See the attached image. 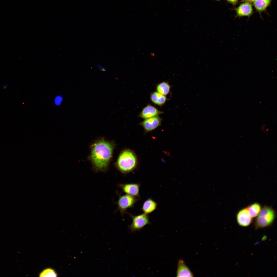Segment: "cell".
Listing matches in <instances>:
<instances>
[{
	"label": "cell",
	"mask_w": 277,
	"mask_h": 277,
	"mask_svg": "<svg viewBox=\"0 0 277 277\" xmlns=\"http://www.w3.org/2000/svg\"><path fill=\"white\" fill-rule=\"evenodd\" d=\"M113 151L111 144L101 140L94 145L91 152V160L96 169L102 170L106 169L111 158Z\"/></svg>",
	"instance_id": "cell-1"
},
{
	"label": "cell",
	"mask_w": 277,
	"mask_h": 277,
	"mask_svg": "<svg viewBox=\"0 0 277 277\" xmlns=\"http://www.w3.org/2000/svg\"><path fill=\"white\" fill-rule=\"evenodd\" d=\"M137 161L135 153L132 150L126 149L120 154L117 161V166L122 173L127 174L133 172L136 168Z\"/></svg>",
	"instance_id": "cell-2"
},
{
	"label": "cell",
	"mask_w": 277,
	"mask_h": 277,
	"mask_svg": "<svg viewBox=\"0 0 277 277\" xmlns=\"http://www.w3.org/2000/svg\"><path fill=\"white\" fill-rule=\"evenodd\" d=\"M276 212L272 207L264 206L255 219V230L268 227L271 225L276 217Z\"/></svg>",
	"instance_id": "cell-3"
},
{
	"label": "cell",
	"mask_w": 277,
	"mask_h": 277,
	"mask_svg": "<svg viewBox=\"0 0 277 277\" xmlns=\"http://www.w3.org/2000/svg\"><path fill=\"white\" fill-rule=\"evenodd\" d=\"M127 213L132 220L131 224L128 226L131 233L140 231L145 226L150 224L149 217L147 214L143 213L138 215H134L129 212H127Z\"/></svg>",
	"instance_id": "cell-4"
},
{
	"label": "cell",
	"mask_w": 277,
	"mask_h": 277,
	"mask_svg": "<svg viewBox=\"0 0 277 277\" xmlns=\"http://www.w3.org/2000/svg\"><path fill=\"white\" fill-rule=\"evenodd\" d=\"M118 195V199L116 204L118 210L122 215L127 213V210L133 208L135 203L140 200L137 197L126 194L122 195Z\"/></svg>",
	"instance_id": "cell-5"
},
{
	"label": "cell",
	"mask_w": 277,
	"mask_h": 277,
	"mask_svg": "<svg viewBox=\"0 0 277 277\" xmlns=\"http://www.w3.org/2000/svg\"><path fill=\"white\" fill-rule=\"evenodd\" d=\"M162 120L159 116H157L144 119L140 123V124L143 127L146 132H148L160 126Z\"/></svg>",
	"instance_id": "cell-6"
},
{
	"label": "cell",
	"mask_w": 277,
	"mask_h": 277,
	"mask_svg": "<svg viewBox=\"0 0 277 277\" xmlns=\"http://www.w3.org/2000/svg\"><path fill=\"white\" fill-rule=\"evenodd\" d=\"M140 184L138 183H120L117 185L118 187L122 189L123 192L126 194L137 197L140 199Z\"/></svg>",
	"instance_id": "cell-7"
},
{
	"label": "cell",
	"mask_w": 277,
	"mask_h": 277,
	"mask_svg": "<svg viewBox=\"0 0 277 277\" xmlns=\"http://www.w3.org/2000/svg\"><path fill=\"white\" fill-rule=\"evenodd\" d=\"M236 220L238 224L242 227L249 225L252 222V217L250 215L246 208L239 210L236 215Z\"/></svg>",
	"instance_id": "cell-8"
},
{
	"label": "cell",
	"mask_w": 277,
	"mask_h": 277,
	"mask_svg": "<svg viewBox=\"0 0 277 277\" xmlns=\"http://www.w3.org/2000/svg\"><path fill=\"white\" fill-rule=\"evenodd\" d=\"M163 113V112L159 110L154 106L149 104L143 108L138 116L140 117L145 119L159 116Z\"/></svg>",
	"instance_id": "cell-9"
},
{
	"label": "cell",
	"mask_w": 277,
	"mask_h": 277,
	"mask_svg": "<svg viewBox=\"0 0 277 277\" xmlns=\"http://www.w3.org/2000/svg\"><path fill=\"white\" fill-rule=\"evenodd\" d=\"M158 204L152 198H149L143 202L141 208L143 213L148 214L155 211L157 209Z\"/></svg>",
	"instance_id": "cell-10"
},
{
	"label": "cell",
	"mask_w": 277,
	"mask_h": 277,
	"mask_svg": "<svg viewBox=\"0 0 277 277\" xmlns=\"http://www.w3.org/2000/svg\"><path fill=\"white\" fill-rule=\"evenodd\" d=\"M177 277H192L193 274L184 261L180 259L178 262L176 272Z\"/></svg>",
	"instance_id": "cell-11"
},
{
	"label": "cell",
	"mask_w": 277,
	"mask_h": 277,
	"mask_svg": "<svg viewBox=\"0 0 277 277\" xmlns=\"http://www.w3.org/2000/svg\"><path fill=\"white\" fill-rule=\"evenodd\" d=\"M150 99L153 103L160 106L164 105L167 101L168 100L166 96L157 91L154 92L151 94Z\"/></svg>",
	"instance_id": "cell-12"
},
{
	"label": "cell",
	"mask_w": 277,
	"mask_h": 277,
	"mask_svg": "<svg viewBox=\"0 0 277 277\" xmlns=\"http://www.w3.org/2000/svg\"><path fill=\"white\" fill-rule=\"evenodd\" d=\"M252 5L248 2L242 4L236 10L237 15L239 16H249L252 14Z\"/></svg>",
	"instance_id": "cell-13"
},
{
	"label": "cell",
	"mask_w": 277,
	"mask_h": 277,
	"mask_svg": "<svg viewBox=\"0 0 277 277\" xmlns=\"http://www.w3.org/2000/svg\"><path fill=\"white\" fill-rule=\"evenodd\" d=\"M246 208L249 215L252 218L257 216L262 209L261 204L257 202L252 204L248 206Z\"/></svg>",
	"instance_id": "cell-14"
},
{
	"label": "cell",
	"mask_w": 277,
	"mask_h": 277,
	"mask_svg": "<svg viewBox=\"0 0 277 277\" xmlns=\"http://www.w3.org/2000/svg\"><path fill=\"white\" fill-rule=\"evenodd\" d=\"M171 87L168 82L164 81L156 85V90L159 93L166 96L170 92Z\"/></svg>",
	"instance_id": "cell-15"
},
{
	"label": "cell",
	"mask_w": 277,
	"mask_h": 277,
	"mask_svg": "<svg viewBox=\"0 0 277 277\" xmlns=\"http://www.w3.org/2000/svg\"><path fill=\"white\" fill-rule=\"evenodd\" d=\"M271 0H256L253 4L256 9L259 11L265 10L270 4Z\"/></svg>",
	"instance_id": "cell-16"
},
{
	"label": "cell",
	"mask_w": 277,
	"mask_h": 277,
	"mask_svg": "<svg viewBox=\"0 0 277 277\" xmlns=\"http://www.w3.org/2000/svg\"><path fill=\"white\" fill-rule=\"evenodd\" d=\"M57 274L53 269H46L43 270L39 274L40 277H56Z\"/></svg>",
	"instance_id": "cell-17"
},
{
	"label": "cell",
	"mask_w": 277,
	"mask_h": 277,
	"mask_svg": "<svg viewBox=\"0 0 277 277\" xmlns=\"http://www.w3.org/2000/svg\"><path fill=\"white\" fill-rule=\"evenodd\" d=\"M63 100V98L62 96L60 95H57L55 98L54 103L55 105L59 106L61 104Z\"/></svg>",
	"instance_id": "cell-18"
},
{
	"label": "cell",
	"mask_w": 277,
	"mask_h": 277,
	"mask_svg": "<svg viewBox=\"0 0 277 277\" xmlns=\"http://www.w3.org/2000/svg\"><path fill=\"white\" fill-rule=\"evenodd\" d=\"M228 2L231 3L233 4H236L238 2V0H226Z\"/></svg>",
	"instance_id": "cell-19"
},
{
	"label": "cell",
	"mask_w": 277,
	"mask_h": 277,
	"mask_svg": "<svg viewBox=\"0 0 277 277\" xmlns=\"http://www.w3.org/2000/svg\"><path fill=\"white\" fill-rule=\"evenodd\" d=\"M98 67L99 68V70L103 72L106 71L105 68L103 67H102L100 65Z\"/></svg>",
	"instance_id": "cell-20"
},
{
	"label": "cell",
	"mask_w": 277,
	"mask_h": 277,
	"mask_svg": "<svg viewBox=\"0 0 277 277\" xmlns=\"http://www.w3.org/2000/svg\"><path fill=\"white\" fill-rule=\"evenodd\" d=\"M8 84H6L3 85L2 86L3 88H7V87L8 86Z\"/></svg>",
	"instance_id": "cell-21"
},
{
	"label": "cell",
	"mask_w": 277,
	"mask_h": 277,
	"mask_svg": "<svg viewBox=\"0 0 277 277\" xmlns=\"http://www.w3.org/2000/svg\"><path fill=\"white\" fill-rule=\"evenodd\" d=\"M244 1L247 2H254L256 0H244Z\"/></svg>",
	"instance_id": "cell-22"
},
{
	"label": "cell",
	"mask_w": 277,
	"mask_h": 277,
	"mask_svg": "<svg viewBox=\"0 0 277 277\" xmlns=\"http://www.w3.org/2000/svg\"><path fill=\"white\" fill-rule=\"evenodd\" d=\"M100 66V65H99V64H97V67H99V66Z\"/></svg>",
	"instance_id": "cell-23"
},
{
	"label": "cell",
	"mask_w": 277,
	"mask_h": 277,
	"mask_svg": "<svg viewBox=\"0 0 277 277\" xmlns=\"http://www.w3.org/2000/svg\"><path fill=\"white\" fill-rule=\"evenodd\" d=\"M216 0L219 1V0Z\"/></svg>",
	"instance_id": "cell-24"
}]
</instances>
